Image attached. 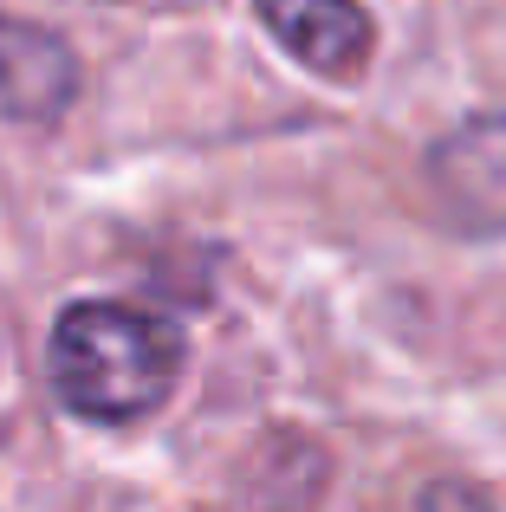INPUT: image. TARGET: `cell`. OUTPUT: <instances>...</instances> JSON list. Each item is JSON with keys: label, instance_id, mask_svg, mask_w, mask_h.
Masks as SVG:
<instances>
[{"label": "cell", "instance_id": "6da1fadb", "mask_svg": "<svg viewBox=\"0 0 506 512\" xmlns=\"http://www.w3.org/2000/svg\"><path fill=\"white\" fill-rule=\"evenodd\" d=\"M182 376V338L169 318L117 299H78L52 325V389L85 422H137L163 409Z\"/></svg>", "mask_w": 506, "mask_h": 512}, {"label": "cell", "instance_id": "7a4b0ae2", "mask_svg": "<svg viewBox=\"0 0 506 512\" xmlns=\"http://www.w3.org/2000/svg\"><path fill=\"white\" fill-rule=\"evenodd\" d=\"M429 188L461 234H506V111L448 130L429 150Z\"/></svg>", "mask_w": 506, "mask_h": 512}, {"label": "cell", "instance_id": "3957f363", "mask_svg": "<svg viewBox=\"0 0 506 512\" xmlns=\"http://www.w3.org/2000/svg\"><path fill=\"white\" fill-rule=\"evenodd\" d=\"M260 20L318 78H357L377 46V26L357 0H260Z\"/></svg>", "mask_w": 506, "mask_h": 512}, {"label": "cell", "instance_id": "277c9868", "mask_svg": "<svg viewBox=\"0 0 506 512\" xmlns=\"http://www.w3.org/2000/svg\"><path fill=\"white\" fill-rule=\"evenodd\" d=\"M78 91V59L65 39H52L46 26H26L0 13V111L20 124H52L65 117Z\"/></svg>", "mask_w": 506, "mask_h": 512}]
</instances>
